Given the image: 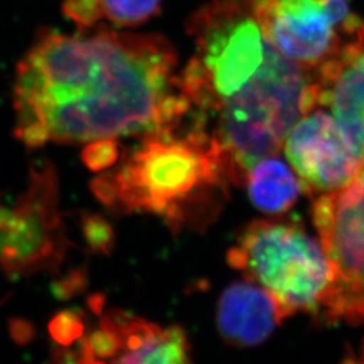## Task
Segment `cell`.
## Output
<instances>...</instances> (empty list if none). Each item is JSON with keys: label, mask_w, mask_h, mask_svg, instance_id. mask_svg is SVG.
Instances as JSON below:
<instances>
[{"label": "cell", "mask_w": 364, "mask_h": 364, "mask_svg": "<svg viewBox=\"0 0 364 364\" xmlns=\"http://www.w3.org/2000/svg\"><path fill=\"white\" fill-rule=\"evenodd\" d=\"M246 185L254 205L273 215L291 208L304 189L296 171L275 156L255 164L248 171Z\"/></svg>", "instance_id": "7c38bea8"}, {"label": "cell", "mask_w": 364, "mask_h": 364, "mask_svg": "<svg viewBox=\"0 0 364 364\" xmlns=\"http://www.w3.org/2000/svg\"><path fill=\"white\" fill-rule=\"evenodd\" d=\"M177 65L158 34L43 30L16 68L14 135L38 149L177 129L191 112Z\"/></svg>", "instance_id": "6da1fadb"}, {"label": "cell", "mask_w": 364, "mask_h": 364, "mask_svg": "<svg viewBox=\"0 0 364 364\" xmlns=\"http://www.w3.org/2000/svg\"><path fill=\"white\" fill-rule=\"evenodd\" d=\"M227 260L273 297L284 320L318 311L329 266L321 245L299 224L254 221L227 252Z\"/></svg>", "instance_id": "277c9868"}, {"label": "cell", "mask_w": 364, "mask_h": 364, "mask_svg": "<svg viewBox=\"0 0 364 364\" xmlns=\"http://www.w3.org/2000/svg\"><path fill=\"white\" fill-rule=\"evenodd\" d=\"M316 107L311 72L274 49L250 85L196 124L219 144L230 182L242 185L255 164L284 149L289 131Z\"/></svg>", "instance_id": "3957f363"}, {"label": "cell", "mask_w": 364, "mask_h": 364, "mask_svg": "<svg viewBox=\"0 0 364 364\" xmlns=\"http://www.w3.org/2000/svg\"><path fill=\"white\" fill-rule=\"evenodd\" d=\"M49 333L54 343L61 347H70L85 335L82 314L76 311H63L55 314L49 324Z\"/></svg>", "instance_id": "9a60e30c"}, {"label": "cell", "mask_w": 364, "mask_h": 364, "mask_svg": "<svg viewBox=\"0 0 364 364\" xmlns=\"http://www.w3.org/2000/svg\"><path fill=\"white\" fill-rule=\"evenodd\" d=\"M100 326L117 338L114 363H191V344L181 326L162 328L119 309L105 312Z\"/></svg>", "instance_id": "30bf717a"}, {"label": "cell", "mask_w": 364, "mask_h": 364, "mask_svg": "<svg viewBox=\"0 0 364 364\" xmlns=\"http://www.w3.org/2000/svg\"><path fill=\"white\" fill-rule=\"evenodd\" d=\"M311 73L317 107L329 109L364 158V22Z\"/></svg>", "instance_id": "9c48e42d"}, {"label": "cell", "mask_w": 364, "mask_h": 364, "mask_svg": "<svg viewBox=\"0 0 364 364\" xmlns=\"http://www.w3.org/2000/svg\"><path fill=\"white\" fill-rule=\"evenodd\" d=\"M312 218L329 266L320 308L331 323H364V168L351 182L318 196Z\"/></svg>", "instance_id": "8992f818"}, {"label": "cell", "mask_w": 364, "mask_h": 364, "mask_svg": "<svg viewBox=\"0 0 364 364\" xmlns=\"http://www.w3.org/2000/svg\"><path fill=\"white\" fill-rule=\"evenodd\" d=\"M87 284V275L84 270H72L63 279L54 284V294L58 299H69L84 290Z\"/></svg>", "instance_id": "e0dca14e"}, {"label": "cell", "mask_w": 364, "mask_h": 364, "mask_svg": "<svg viewBox=\"0 0 364 364\" xmlns=\"http://www.w3.org/2000/svg\"><path fill=\"white\" fill-rule=\"evenodd\" d=\"M255 6L274 48L309 72L324 64L362 22L346 0H255Z\"/></svg>", "instance_id": "52a82bcc"}, {"label": "cell", "mask_w": 364, "mask_h": 364, "mask_svg": "<svg viewBox=\"0 0 364 364\" xmlns=\"http://www.w3.org/2000/svg\"><path fill=\"white\" fill-rule=\"evenodd\" d=\"M72 246L60 210L57 170L42 161L31 166L26 189L14 201L0 195V274H57Z\"/></svg>", "instance_id": "5b68a950"}, {"label": "cell", "mask_w": 364, "mask_h": 364, "mask_svg": "<svg viewBox=\"0 0 364 364\" xmlns=\"http://www.w3.org/2000/svg\"><path fill=\"white\" fill-rule=\"evenodd\" d=\"M284 150L304 191L328 193L351 182L364 158L338 120L323 109L302 115L289 131Z\"/></svg>", "instance_id": "ba28073f"}, {"label": "cell", "mask_w": 364, "mask_h": 364, "mask_svg": "<svg viewBox=\"0 0 364 364\" xmlns=\"http://www.w3.org/2000/svg\"><path fill=\"white\" fill-rule=\"evenodd\" d=\"M281 321L284 317L273 297L248 279L230 285L218 302V329L225 343L236 347L262 344Z\"/></svg>", "instance_id": "8fae6325"}, {"label": "cell", "mask_w": 364, "mask_h": 364, "mask_svg": "<svg viewBox=\"0 0 364 364\" xmlns=\"http://www.w3.org/2000/svg\"><path fill=\"white\" fill-rule=\"evenodd\" d=\"M102 19L119 27H136L159 13L162 0H95Z\"/></svg>", "instance_id": "4fadbf2b"}, {"label": "cell", "mask_w": 364, "mask_h": 364, "mask_svg": "<svg viewBox=\"0 0 364 364\" xmlns=\"http://www.w3.org/2000/svg\"><path fill=\"white\" fill-rule=\"evenodd\" d=\"M10 331H11V336L15 341L23 344L28 343L33 336H34V328L25 320H14L10 324Z\"/></svg>", "instance_id": "ac0fdd59"}, {"label": "cell", "mask_w": 364, "mask_h": 364, "mask_svg": "<svg viewBox=\"0 0 364 364\" xmlns=\"http://www.w3.org/2000/svg\"><path fill=\"white\" fill-rule=\"evenodd\" d=\"M120 144L117 139H96L88 142L82 150L84 165L96 173H102L115 166L120 159Z\"/></svg>", "instance_id": "2e32d148"}, {"label": "cell", "mask_w": 364, "mask_h": 364, "mask_svg": "<svg viewBox=\"0 0 364 364\" xmlns=\"http://www.w3.org/2000/svg\"><path fill=\"white\" fill-rule=\"evenodd\" d=\"M81 230L87 246L96 254L109 255L115 247L114 228L105 218L96 213H81Z\"/></svg>", "instance_id": "5bb4252c"}, {"label": "cell", "mask_w": 364, "mask_h": 364, "mask_svg": "<svg viewBox=\"0 0 364 364\" xmlns=\"http://www.w3.org/2000/svg\"><path fill=\"white\" fill-rule=\"evenodd\" d=\"M183 123L123 151L92 181L95 197L120 213L156 215L174 234L209 224L231 182L216 141L192 120L182 130Z\"/></svg>", "instance_id": "7a4b0ae2"}]
</instances>
